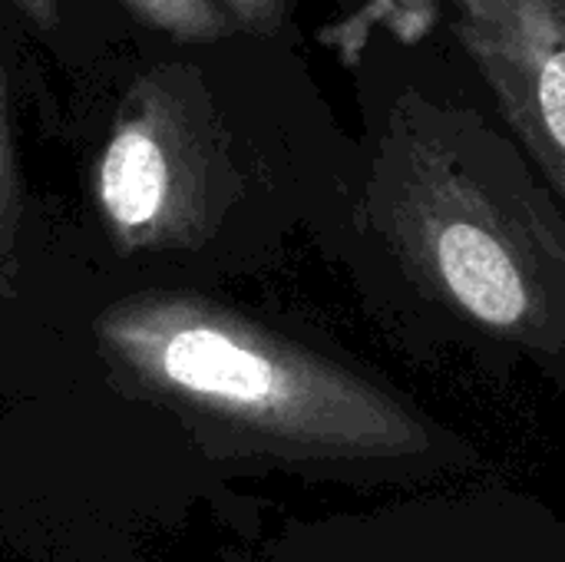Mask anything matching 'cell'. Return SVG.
<instances>
[{
    "instance_id": "1",
    "label": "cell",
    "mask_w": 565,
    "mask_h": 562,
    "mask_svg": "<svg viewBox=\"0 0 565 562\" xmlns=\"http://www.w3.org/2000/svg\"><path fill=\"white\" fill-rule=\"evenodd\" d=\"M351 73L358 179L331 262L411 354L526 368L565 397V205L463 56L371 20Z\"/></svg>"
},
{
    "instance_id": "4",
    "label": "cell",
    "mask_w": 565,
    "mask_h": 562,
    "mask_svg": "<svg viewBox=\"0 0 565 562\" xmlns=\"http://www.w3.org/2000/svg\"><path fill=\"white\" fill-rule=\"evenodd\" d=\"M447 33L565 205V0H447Z\"/></svg>"
},
{
    "instance_id": "6",
    "label": "cell",
    "mask_w": 565,
    "mask_h": 562,
    "mask_svg": "<svg viewBox=\"0 0 565 562\" xmlns=\"http://www.w3.org/2000/svg\"><path fill=\"white\" fill-rule=\"evenodd\" d=\"M225 17L235 23L238 33L262 40V43H275V36L285 33L295 0H215Z\"/></svg>"
},
{
    "instance_id": "5",
    "label": "cell",
    "mask_w": 565,
    "mask_h": 562,
    "mask_svg": "<svg viewBox=\"0 0 565 562\" xmlns=\"http://www.w3.org/2000/svg\"><path fill=\"white\" fill-rule=\"evenodd\" d=\"M142 23L189 43H218L235 36V23L215 0H122Z\"/></svg>"
},
{
    "instance_id": "3",
    "label": "cell",
    "mask_w": 565,
    "mask_h": 562,
    "mask_svg": "<svg viewBox=\"0 0 565 562\" xmlns=\"http://www.w3.org/2000/svg\"><path fill=\"white\" fill-rule=\"evenodd\" d=\"M252 562H565V517L513 487H434L301 520Z\"/></svg>"
},
{
    "instance_id": "7",
    "label": "cell",
    "mask_w": 565,
    "mask_h": 562,
    "mask_svg": "<svg viewBox=\"0 0 565 562\" xmlns=\"http://www.w3.org/2000/svg\"><path fill=\"white\" fill-rule=\"evenodd\" d=\"M17 209V172H13V152L7 136V116H3V89H0V242H7V232L13 225Z\"/></svg>"
},
{
    "instance_id": "8",
    "label": "cell",
    "mask_w": 565,
    "mask_h": 562,
    "mask_svg": "<svg viewBox=\"0 0 565 562\" xmlns=\"http://www.w3.org/2000/svg\"><path fill=\"white\" fill-rule=\"evenodd\" d=\"M23 17H30L40 30H53L60 20V0H13Z\"/></svg>"
},
{
    "instance_id": "2",
    "label": "cell",
    "mask_w": 565,
    "mask_h": 562,
    "mask_svg": "<svg viewBox=\"0 0 565 562\" xmlns=\"http://www.w3.org/2000/svg\"><path fill=\"white\" fill-rule=\"evenodd\" d=\"M109 338L222 457L391 494L483 467L463 427L324 331L179 295L116 318Z\"/></svg>"
}]
</instances>
